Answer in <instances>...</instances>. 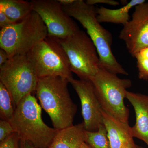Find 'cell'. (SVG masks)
<instances>
[{"mask_svg":"<svg viewBox=\"0 0 148 148\" xmlns=\"http://www.w3.org/2000/svg\"><path fill=\"white\" fill-rule=\"evenodd\" d=\"M63 7L68 15L78 21L86 29L98 51L100 68L116 75H128V73L118 62L112 53V34L97 20L95 6L90 5L83 0H75L71 5Z\"/></svg>","mask_w":148,"mask_h":148,"instance_id":"cell-1","label":"cell"},{"mask_svg":"<svg viewBox=\"0 0 148 148\" xmlns=\"http://www.w3.org/2000/svg\"><path fill=\"white\" fill-rule=\"evenodd\" d=\"M69 80L61 77L39 78L37 98L50 117L54 128L60 130L73 125L77 108L68 89Z\"/></svg>","mask_w":148,"mask_h":148,"instance_id":"cell-2","label":"cell"},{"mask_svg":"<svg viewBox=\"0 0 148 148\" xmlns=\"http://www.w3.org/2000/svg\"><path fill=\"white\" fill-rule=\"evenodd\" d=\"M41 106L29 94L16 106L10 122L20 140L29 141L36 148H48L58 130L44 122Z\"/></svg>","mask_w":148,"mask_h":148,"instance_id":"cell-3","label":"cell"},{"mask_svg":"<svg viewBox=\"0 0 148 148\" xmlns=\"http://www.w3.org/2000/svg\"><path fill=\"white\" fill-rule=\"evenodd\" d=\"M48 36L45 24L33 11L21 21L1 29L0 47L7 51L10 57L27 54Z\"/></svg>","mask_w":148,"mask_h":148,"instance_id":"cell-4","label":"cell"},{"mask_svg":"<svg viewBox=\"0 0 148 148\" xmlns=\"http://www.w3.org/2000/svg\"><path fill=\"white\" fill-rule=\"evenodd\" d=\"M103 110L123 122L128 123L129 110L125 105L132 82L100 68L91 80Z\"/></svg>","mask_w":148,"mask_h":148,"instance_id":"cell-5","label":"cell"},{"mask_svg":"<svg viewBox=\"0 0 148 148\" xmlns=\"http://www.w3.org/2000/svg\"><path fill=\"white\" fill-rule=\"evenodd\" d=\"M27 55L38 78L58 76L69 82L73 78L69 58L58 38L48 36Z\"/></svg>","mask_w":148,"mask_h":148,"instance_id":"cell-6","label":"cell"},{"mask_svg":"<svg viewBox=\"0 0 148 148\" xmlns=\"http://www.w3.org/2000/svg\"><path fill=\"white\" fill-rule=\"evenodd\" d=\"M58 40L69 58L72 73L79 79L91 81L100 68L98 51L90 37L79 29Z\"/></svg>","mask_w":148,"mask_h":148,"instance_id":"cell-7","label":"cell"},{"mask_svg":"<svg viewBox=\"0 0 148 148\" xmlns=\"http://www.w3.org/2000/svg\"><path fill=\"white\" fill-rule=\"evenodd\" d=\"M38 79L27 53L12 56L0 67V82L8 90L15 108L25 96L36 92Z\"/></svg>","mask_w":148,"mask_h":148,"instance_id":"cell-8","label":"cell"},{"mask_svg":"<svg viewBox=\"0 0 148 148\" xmlns=\"http://www.w3.org/2000/svg\"><path fill=\"white\" fill-rule=\"evenodd\" d=\"M33 10L41 17L47 28L49 36L65 38L79 30L73 18L65 12L56 0H33Z\"/></svg>","mask_w":148,"mask_h":148,"instance_id":"cell-9","label":"cell"},{"mask_svg":"<svg viewBox=\"0 0 148 148\" xmlns=\"http://www.w3.org/2000/svg\"><path fill=\"white\" fill-rule=\"evenodd\" d=\"M135 8L132 18L123 26L119 36L133 57L140 50L148 47V2Z\"/></svg>","mask_w":148,"mask_h":148,"instance_id":"cell-10","label":"cell"},{"mask_svg":"<svg viewBox=\"0 0 148 148\" xmlns=\"http://www.w3.org/2000/svg\"><path fill=\"white\" fill-rule=\"evenodd\" d=\"M80 101L82 115L86 130L95 132L104 125L103 109L90 80L76 79L69 80Z\"/></svg>","mask_w":148,"mask_h":148,"instance_id":"cell-11","label":"cell"},{"mask_svg":"<svg viewBox=\"0 0 148 148\" xmlns=\"http://www.w3.org/2000/svg\"><path fill=\"white\" fill-rule=\"evenodd\" d=\"M103 123L107 130L111 148H135L131 127L112 116L102 111Z\"/></svg>","mask_w":148,"mask_h":148,"instance_id":"cell-12","label":"cell"},{"mask_svg":"<svg viewBox=\"0 0 148 148\" xmlns=\"http://www.w3.org/2000/svg\"><path fill=\"white\" fill-rule=\"evenodd\" d=\"M126 98L133 106L136 121L131 127L132 135L148 146V95L127 91Z\"/></svg>","mask_w":148,"mask_h":148,"instance_id":"cell-13","label":"cell"},{"mask_svg":"<svg viewBox=\"0 0 148 148\" xmlns=\"http://www.w3.org/2000/svg\"><path fill=\"white\" fill-rule=\"evenodd\" d=\"M86 131L83 122L58 130L48 148H81Z\"/></svg>","mask_w":148,"mask_h":148,"instance_id":"cell-14","label":"cell"},{"mask_svg":"<svg viewBox=\"0 0 148 148\" xmlns=\"http://www.w3.org/2000/svg\"><path fill=\"white\" fill-rule=\"evenodd\" d=\"M145 2V0H132L126 5L117 9H111L103 6L96 8L97 20L100 23L121 24L124 26L130 21V10Z\"/></svg>","mask_w":148,"mask_h":148,"instance_id":"cell-15","label":"cell"},{"mask_svg":"<svg viewBox=\"0 0 148 148\" xmlns=\"http://www.w3.org/2000/svg\"><path fill=\"white\" fill-rule=\"evenodd\" d=\"M0 11L14 21L18 22L27 17L33 11L32 1L1 0Z\"/></svg>","mask_w":148,"mask_h":148,"instance_id":"cell-16","label":"cell"},{"mask_svg":"<svg viewBox=\"0 0 148 148\" xmlns=\"http://www.w3.org/2000/svg\"><path fill=\"white\" fill-rule=\"evenodd\" d=\"M11 96L2 83L0 82V116L2 120L10 121L15 112Z\"/></svg>","mask_w":148,"mask_h":148,"instance_id":"cell-17","label":"cell"},{"mask_svg":"<svg viewBox=\"0 0 148 148\" xmlns=\"http://www.w3.org/2000/svg\"><path fill=\"white\" fill-rule=\"evenodd\" d=\"M85 143L92 148H111L104 124L100 126L98 130L95 132L86 130Z\"/></svg>","mask_w":148,"mask_h":148,"instance_id":"cell-18","label":"cell"},{"mask_svg":"<svg viewBox=\"0 0 148 148\" xmlns=\"http://www.w3.org/2000/svg\"><path fill=\"white\" fill-rule=\"evenodd\" d=\"M137 60L138 77L140 79L148 80V47L143 49L134 56Z\"/></svg>","mask_w":148,"mask_h":148,"instance_id":"cell-19","label":"cell"},{"mask_svg":"<svg viewBox=\"0 0 148 148\" xmlns=\"http://www.w3.org/2000/svg\"><path fill=\"white\" fill-rule=\"evenodd\" d=\"M20 138L16 132H14L3 142H0V148H19Z\"/></svg>","mask_w":148,"mask_h":148,"instance_id":"cell-20","label":"cell"},{"mask_svg":"<svg viewBox=\"0 0 148 148\" xmlns=\"http://www.w3.org/2000/svg\"><path fill=\"white\" fill-rule=\"evenodd\" d=\"M14 132L10 122L4 120L0 121V142H3Z\"/></svg>","mask_w":148,"mask_h":148,"instance_id":"cell-21","label":"cell"},{"mask_svg":"<svg viewBox=\"0 0 148 148\" xmlns=\"http://www.w3.org/2000/svg\"><path fill=\"white\" fill-rule=\"evenodd\" d=\"M16 22L10 18L3 12L0 11V27L1 29L8 27Z\"/></svg>","mask_w":148,"mask_h":148,"instance_id":"cell-22","label":"cell"},{"mask_svg":"<svg viewBox=\"0 0 148 148\" xmlns=\"http://www.w3.org/2000/svg\"><path fill=\"white\" fill-rule=\"evenodd\" d=\"M86 2L90 5L93 6L98 3L106 4L114 6L119 4V2L113 0H87Z\"/></svg>","mask_w":148,"mask_h":148,"instance_id":"cell-23","label":"cell"},{"mask_svg":"<svg viewBox=\"0 0 148 148\" xmlns=\"http://www.w3.org/2000/svg\"><path fill=\"white\" fill-rule=\"evenodd\" d=\"M10 58V57L7 51L0 48V67L6 63Z\"/></svg>","mask_w":148,"mask_h":148,"instance_id":"cell-24","label":"cell"},{"mask_svg":"<svg viewBox=\"0 0 148 148\" xmlns=\"http://www.w3.org/2000/svg\"><path fill=\"white\" fill-rule=\"evenodd\" d=\"M19 148H36L30 142L26 140H20Z\"/></svg>","mask_w":148,"mask_h":148,"instance_id":"cell-25","label":"cell"},{"mask_svg":"<svg viewBox=\"0 0 148 148\" xmlns=\"http://www.w3.org/2000/svg\"><path fill=\"white\" fill-rule=\"evenodd\" d=\"M75 0H58L59 2L63 6L71 5L75 2Z\"/></svg>","mask_w":148,"mask_h":148,"instance_id":"cell-26","label":"cell"},{"mask_svg":"<svg viewBox=\"0 0 148 148\" xmlns=\"http://www.w3.org/2000/svg\"><path fill=\"white\" fill-rule=\"evenodd\" d=\"M81 148H92L89 145H88L86 143H84L83 144L82 147Z\"/></svg>","mask_w":148,"mask_h":148,"instance_id":"cell-27","label":"cell"},{"mask_svg":"<svg viewBox=\"0 0 148 148\" xmlns=\"http://www.w3.org/2000/svg\"><path fill=\"white\" fill-rule=\"evenodd\" d=\"M135 148H143L142 147H140V146L137 145V146H136V147H135Z\"/></svg>","mask_w":148,"mask_h":148,"instance_id":"cell-28","label":"cell"}]
</instances>
